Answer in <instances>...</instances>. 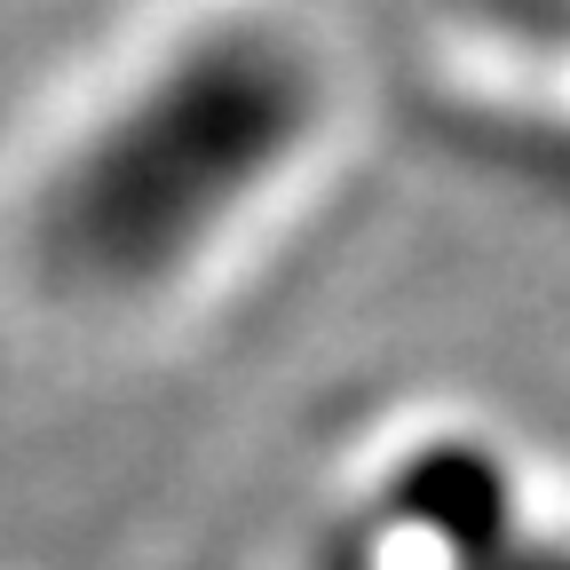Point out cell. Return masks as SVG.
<instances>
[{
  "instance_id": "6da1fadb",
  "label": "cell",
  "mask_w": 570,
  "mask_h": 570,
  "mask_svg": "<svg viewBox=\"0 0 570 570\" xmlns=\"http://www.w3.org/2000/svg\"><path fill=\"white\" fill-rule=\"evenodd\" d=\"M302 127V80L262 48H223L142 96L80 159L56 206V262L142 277L175 262Z\"/></svg>"
}]
</instances>
